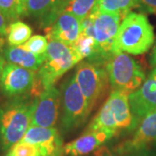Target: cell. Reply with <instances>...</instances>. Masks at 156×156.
<instances>
[{
  "label": "cell",
  "mask_w": 156,
  "mask_h": 156,
  "mask_svg": "<svg viewBox=\"0 0 156 156\" xmlns=\"http://www.w3.org/2000/svg\"><path fill=\"white\" fill-rule=\"evenodd\" d=\"M36 146L41 156H60L63 154V145L60 132L54 127L44 128L30 126L21 140Z\"/></svg>",
  "instance_id": "12"
},
{
  "label": "cell",
  "mask_w": 156,
  "mask_h": 156,
  "mask_svg": "<svg viewBox=\"0 0 156 156\" xmlns=\"http://www.w3.org/2000/svg\"><path fill=\"white\" fill-rule=\"evenodd\" d=\"M5 48H4V41L0 36V76L5 66Z\"/></svg>",
  "instance_id": "28"
},
{
  "label": "cell",
  "mask_w": 156,
  "mask_h": 156,
  "mask_svg": "<svg viewBox=\"0 0 156 156\" xmlns=\"http://www.w3.org/2000/svg\"><path fill=\"white\" fill-rule=\"evenodd\" d=\"M128 93L113 90L86 131L109 130L118 133L124 129L134 130L138 125L129 106Z\"/></svg>",
  "instance_id": "2"
},
{
  "label": "cell",
  "mask_w": 156,
  "mask_h": 156,
  "mask_svg": "<svg viewBox=\"0 0 156 156\" xmlns=\"http://www.w3.org/2000/svg\"><path fill=\"white\" fill-rule=\"evenodd\" d=\"M79 57L82 59H89L96 51V41L94 37H89L80 33L77 40L71 45Z\"/></svg>",
  "instance_id": "21"
},
{
  "label": "cell",
  "mask_w": 156,
  "mask_h": 156,
  "mask_svg": "<svg viewBox=\"0 0 156 156\" xmlns=\"http://www.w3.org/2000/svg\"><path fill=\"white\" fill-rule=\"evenodd\" d=\"M81 21L69 13H61L46 28V37L52 38L68 45H72L79 37Z\"/></svg>",
  "instance_id": "15"
},
{
  "label": "cell",
  "mask_w": 156,
  "mask_h": 156,
  "mask_svg": "<svg viewBox=\"0 0 156 156\" xmlns=\"http://www.w3.org/2000/svg\"><path fill=\"white\" fill-rule=\"evenodd\" d=\"M5 156H14V155H13V154H11V152H10V153H8V154H6Z\"/></svg>",
  "instance_id": "33"
},
{
  "label": "cell",
  "mask_w": 156,
  "mask_h": 156,
  "mask_svg": "<svg viewBox=\"0 0 156 156\" xmlns=\"http://www.w3.org/2000/svg\"><path fill=\"white\" fill-rule=\"evenodd\" d=\"M36 79L35 71L6 62L0 76V89L7 96H20L32 90Z\"/></svg>",
  "instance_id": "11"
},
{
  "label": "cell",
  "mask_w": 156,
  "mask_h": 156,
  "mask_svg": "<svg viewBox=\"0 0 156 156\" xmlns=\"http://www.w3.org/2000/svg\"><path fill=\"white\" fill-rule=\"evenodd\" d=\"M116 134L115 132L104 129L86 131L82 136L63 146V154L69 156L87 155L100 148Z\"/></svg>",
  "instance_id": "14"
},
{
  "label": "cell",
  "mask_w": 156,
  "mask_h": 156,
  "mask_svg": "<svg viewBox=\"0 0 156 156\" xmlns=\"http://www.w3.org/2000/svg\"><path fill=\"white\" fill-rule=\"evenodd\" d=\"M10 152L14 156H41L38 148L36 146L23 141L15 144Z\"/></svg>",
  "instance_id": "24"
},
{
  "label": "cell",
  "mask_w": 156,
  "mask_h": 156,
  "mask_svg": "<svg viewBox=\"0 0 156 156\" xmlns=\"http://www.w3.org/2000/svg\"><path fill=\"white\" fill-rule=\"evenodd\" d=\"M33 102L17 100L0 109V138L5 149L21 141L31 122Z\"/></svg>",
  "instance_id": "5"
},
{
  "label": "cell",
  "mask_w": 156,
  "mask_h": 156,
  "mask_svg": "<svg viewBox=\"0 0 156 156\" xmlns=\"http://www.w3.org/2000/svg\"><path fill=\"white\" fill-rule=\"evenodd\" d=\"M138 7L141 11L156 15V0H139Z\"/></svg>",
  "instance_id": "25"
},
{
  "label": "cell",
  "mask_w": 156,
  "mask_h": 156,
  "mask_svg": "<svg viewBox=\"0 0 156 156\" xmlns=\"http://www.w3.org/2000/svg\"><path fill=\"white\" fill-rule=\"evenodd\" d=\"M156 145V111L142 118L128 139L114 147V153L118 156L147 152Z\"/></svg>",
  "instance_id": "9"
},
{
  "label": "cell",
  "mask_w": 156,
  "mask_h": 156,
  "mask_svg": "<svg viewBox=\"0 0 156 156\" xmlns=\"http://www.w3.org/2000/svg\"><path fill=\"white\" fill-rule=\"evenodd\" d=\"M0 11L8 21L17 20L24 16L21 0H0Z\"/></svg>",
  "instance_id": "22"
},
{
  "label": "cell",
  "mask_w": 156,
  "mask_h": 156,
  "mask_svg": "<svg viewBox=\"0 0 156 156\" xmlns=\"http://www.w3.org/2000/svg\"><path fill=\"white\" fill-rule=\"evenodd\" d=\"M60 156H62V155H60Z\"/></svg>",
  "instance_id": "34"
},
{
  "label": "cell",
  "mask_w": 156,
  "mask_h": 156,
  "mask_svg": "<svg viewBox=\"0 0 156 156\" xmlns=\"http://www.w3.org/2000/svg\"><path fill=\"white\" fill-rule=\"evenodd\" d=\"M22 1V4H23V7L24 6V4H25V2H26V0H21ZM23 12H24V11H23Z\"/></svg>",
  "instance_id": "32"
},
{
  "label": "cell",
  "mask_w": 156,
  "mask_h": 156,
  "mask_svg": "<svg viewBox=\"0 0 156 156\" xmlns=\"http://www.w3.org/2000/svg\"><path fill=\"white\" fill-rule=\"evenodd\" d=\"M149 62H150V65L152 67H156V38L155 41H154V44L153 45V50L151 52Z\"/></svg>",
  "instance_id": "29"
},
{
  "label": "cell",
  "mask_w": 156,
  "mask_h": 156,
  "mask_svg": "<svg viewBox=\"0 0 156 156\" xmlns=\"http://www.w3.org/2000/svg\"><path fill=\"white\" fill-rule=\"evenodd\" d=\"M97 0H60L55 10L43 21L42 25L49 27L61 13H69L80 20L87 17L95 8Z\"/></svg>",
  "instance_id": "16"
},
{
  "label": "cell",
  "mask_w": 156,
  "mask_h": 156,
  "mask_svg": "<svg viewBox=\"0 0 156 156\" xmlns=\"http://www.w3.org/2000/svg\"><path fill=\"white\" fill-rule=\"evenodd\" d=\"M61 91L55 86L44 89L34 100L30 126L54 127L59 118Z\"/></svg>",
  "instance_id": "10"
},
{
  "label": "cell",
  "mask_w": 156,
  "mask_h": 156,
  "mask_svg": "<svg viewBox=\"0 0 156 156\" xmlns=\"http://www.w3.org/2000/svg\"><path fill=\"white\" fill-rule=\"evenodd\" d=\"M60 0H26L23 11L24 16L39 18L43 21L55 10Z\"/></svg>",
  "instance_id": "19"
},
{
  "label": "cell",
  "mask_w": 156,
  "mask_h": 156,
  "mask_svg": "<svg viewBox=\"0 0 156 156\" xmlns=\"http://www.w3.org/2000/svg\"><path fill=\"white\" fill-rule=\"evenodd\" d=\"M61 125L65 132L76 129L87 121L91 108L80 90L74 75L61 87Z\"/></svg>",
  "instance_id": "6"
},
{
  "label": "cell",
  "mask_w": 156,
  "mask_h": 156,
  "mask_svg": "<svg viewBox=\"0 0 156 156\" xmlns=\"http://www.w3.org/2000/svg\"><path fill=\"white\" fill-rule=\"evenodd\" d=\"M109 84L114 90L130 94L146 80L145 73L137 62L121 50H116L104 63Z\"/></svg>",
  "instance_id": "4"
},
{
  "label": "cell",
  "mask_w": 156,
  "mask_h": 156,
  "mask_svg": "<svg viewBox=\"0 0 156 156\" xmlns=\"http://www.w3.org/2000/svg\"><path fill=\"white\" fill-rule=\"evenodd\" d=\"M92 156H118L114 152H111L108 147L102 146L93 153Z\"/></svg>",
  "instance_id": "26"
},
{
  "label": "cell",
  "mask_w": 156,
  "mask_h": 156,
  "mask_svg": "<svg viewBox=\"0 0 156 156\" xmlns=\"http://www.w3.org/2000/svg\"><path fill=\"white\" fill-rule=\"evenodd\" d=\"M149 76H150L151 77H153L154 80H156V67L153 68V69H152V71L149 74Z\"/></svg>",
  "instance_id": "31"
},
{
  "label": "cell",
  "mask_w": 156,
  "mask_h": 156,
  "mask_svg": "<svg viewBox=\"0 0 156 156\" xmlns=\"http://www.w3.org/2000/svg\"><path fill=\"white\" fill-rule=\"evenodd\" d=\"M154 27L146 15L130 12L122 19L115 39V49L130 55L147 53L154 44Z\"/></svg>",
  "instance_id": "1"
},
{
  "label": "cell",
  "mask_w": 156,
  "mask_h": 156,
  "mask_svg": "<svg viewBox=\"0 0 156 156\" xmlns=\"http://www.w3.org/2000/svg\"><path fill=\"white\" fill-rule=\"evenodd\" d=\"M7 20L0 11V36H5L7 34Z\"/></svg>",
  "instance_id": "27"
},
{
  "label": "cell",
  "mask_w": 156,
  "mask_h": 156,
  "mask_svg": "<svg viewBox=\"0 0 156 156\" xmlns=\"http://www.w3.org/2000/svg\"><path fill=\"white\" fill-rule=\"evenodd\" d=\"M89 16L94 24L95 39L96 41V51L95 55L88 61L103 64L116 51L115 39L122 17L115 13H108L95 10Z\"/></svg>",
  "instance_id": "7"
},
{
  "label": "cell",
  "mask_w": 156,
  "mask_h": 156,
  "mask_svg": "<svg viewBox=\"0 0 156 156\" xmlns=\"http://www.w3.org/2000/svg\"><path fill=\"white\" fill-rule=\"evenodd\" d=\"M48 39L46 37L41 35H35L29 39L22 46L23 49L32 52L35 55H44L48 48Z\"/></svg>",
  "instance_id": "23"
},
{
  "label": "cell",
  "mask_w": 156,
  "mask_h": 156,
  "mask_svg": "<svg viewBox=\"0 0 156 156\" xmlns=\"http://www.w3.org/2000/svg\"><path fill=\"white\" fill-rule=\"evenodd\" d=\"M130 109L136 121L156 111V80L150 76L139 89L128 95Z\"/></svg>",
  "instance_id": "13"
},
{
  "label": "cell",
  "mask_w": 156,
  "mask_h": 156,
  "mask_svg": "<svg viewBox=\"0 0 156 156\" xmlns=\"http://www.w3.org/2000/svg\"><path fill=\"white\" fill-rule=\"evenodd\" d=\"M32 30L28 24L16 21L7 27V40L11 46H20L31 37Z\"/></svg>",
  "instance_id": "20"
},
{
  "label": "cell",
  "mask_w": 156,
  "mask_h": 156,
  "mask_svg": "<svg viewBox=\"0 0 156 156\" xmlns=\"http://www.w3.org/2000/svg\"><path fill=\"white\" fill-rule=\"evenodd\" d=\"M5 58L7 62L27 69L32 71H38L44 62V55H35L23 49L22 46L9 45L5 49Z\"/></svg>",
  "instance_id": "17"
},
{
  "label": "cell",
  "mask_w": 156,
  "mask_h": 156,
  "mask_svg": "<svg viewBox=\"0 0 156 156\" xmlns=\"http://www.w3.org/2000/svg\"><path fill=\"white\" fill-rule=\"evenodd\" d=\"M48 39V48L44 54V62L37 74L36 82L42 91L55 83L82 59L71 45H68L52 38Z\"/></svg>",
  "instance_id": "3"
},
{
  "label": "cell",
  "mask_w": 156,
  "mask_h": 156,
  "mask_svg": "<svg viewBox=\"0 0 156 156\" xmlns=\"http://www.w3.org/2000/svg\"><path fill=\"white\" fill-rule=\"evenodd\" d=\"M124 156H153L149 154L147 152H143V153H137V154H127Z\"/></svg>",
  "instance_id": "30"
},
{
  "label": "cell",
  "mask_w": 156,
  "mask_h": 156,
  "mask_svg": "<svg viewBox=\"0 0 156 156\" xmlns=\"http://www.w3.org/2000/svg\"><path fill=\"white\" fill-rule=\"evenodd\" d=\"M139 6V0H97L95 10L101 12L115 13L122 18Z\"/></svg>",
  "instance_id": "18"
},
{
  "label": "cell",
  "mask_w": 156,
  "mask_h": 156,
  "mask_svg": "<svg viewBox=\"0 0 156 156\" xmlns=\"http://www.w3.org/2000/svg\"><path fill=\"white\" fill-rule=\"evenodd\" d=\"M74 76L79 89L93 109L110 85L104 65L88 60L80 62Z\"/></svg>",
  "instance_id": "8"
}]
</instances>
